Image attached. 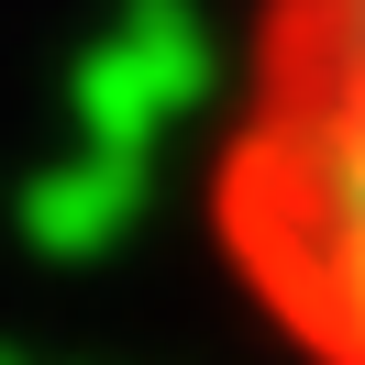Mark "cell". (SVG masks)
Wrapping results in <instances>:
<instances>
[{
  "mask_svg": "<svg viewBox=\"0 0 365 365\" xmlns=\"http://www.w3.org/2000/svg\"><path fill=\"white\" fill-rule=\"evenodd\" d=\"M188 222L277 365H365V0H244Z\"/></svg>",
  "mask_w": 365,
  "mask_h": 365,
  "instance_id": "cell-1",
  "label": "cell"
}]
</instances>
